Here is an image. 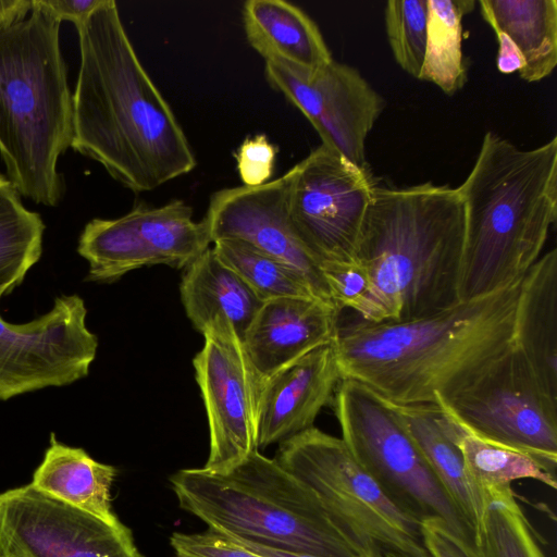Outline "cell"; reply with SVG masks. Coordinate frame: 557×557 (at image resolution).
Wrapping results in <instances>:
<instances>
[{
    "label": "cell",
    "instance_id": "27",
    "mask_svg": "<svg viewBox=\"0 0 557 557\" xmlns=\"http://www.w3.org/2000/svg\"><path fill=\"white\" fill-rule=\"evenodd\" d=\"M448 421L450 435L462 455L466 470L471 481L484 494L509 488L513 481L522 479L535 480L556 488V475L532 456L484 441L467 432L451 419L448 418Z\"/></svg>",
    "mask_w": 557,
    "mask_h": 557
},
{
    "label": "cell",
    "instance_id": "15",
    "mask_svg": "<svg viewBox=\"0 0 557 557\" xmlns=\"http://www.w3.org/2000/svg\"><path fill=\"white\" fill-rule=\"evenodd\" d=\"M269 84L312 124L322 145L368 168L366 140L384 109L382 96L352 66L331 61L311 72L265 62Z\"/></svg>",
    "mask_w": 557,
    "mask_h": 557
},
{
    "label": "cell",
    "instance_id": "25",
    "mask_svg": "<svg viewBox=\"0 0 557 557\" xmlns=\"http://www.w3.org/2000/svg\"><path fill=\"white\" fill-rule=\"evenodd\" d=\"M45 223L28 210L12 182L0 174V293L22 284L42 253Z\"/></svg>",
    "mask_w": 557,
    "mask_h": 557
},
{
    "label": "cell",
    "instance_id": "11",
    "mask_svg": "<svg viewBox=\"0 0 557 557\" xmlns=\"http://www.w3.org/2000/svg\"><path fill=\"white\" fill-rule=\"evenodd\" d=\"M205 223L193 220L183 200L161 207L138 205L116 219H92L78 238L77 252L88 262L86 281L112 283L149 265L185 269L208 248Z\"/></svg>",
    "mask_w": 557,
    "mask_h": 557
},
{
    "label": "cell",
    "instance_id": "9",
    "mask_svg": "<svg viewBox=\"0 0 557 557\" xmlns=\"http://www.w3.org/2000/svg\"><path fill=\"white\" fill-rule=\"evenodd\" d=\"M437 406L467 432L528 454L556 475L557 405L542 393L516 345Z\"/></svg>",
    "mask_w": 557,
    "mask_h": 557
},
{
    "label": "cell",
    "instance_id": "34",
    "mask_svg": "<svg viewBox=\"0 0 557 557\" xmlns=\"http://www.w3.org/2000/svg\"><path fill=\"white\" fill-rule=\"evenodd\" d=\"M424 546L431 557H479L441 520L421 523Z\"/></svg>",
    "mask_w": 557,
    "mask_h": 557
},
{
    "label": "cell",
    "instance_id": "2",
    "mask_svg": "<svg viewBox=\"0 0 557 557\" xmlns=\"http://www.w3.org/2000/svg\"><path fill=\"white\" fill-rule=\"evenodd\" d=\"M521 281L418 320L339 323L331 345L341 380L395 405L451 398L515 346Z\"/></svg>",
    "mask_w": 557,
    "mask_h": 557
},
{
    "label": "cell",
    "instance_id": "22",
    "mask_svg": "<svg viewBox=\"0 0 557 557\" xmlns=\"http://www.w3.org/2000/svg\"><path fill=\"white\" fill-rule=\"evenodd\" d=\"M180 294L186 315L199 333L226 324L242 341L263 304L212 248L184 269Z\"/></svg>",
    "mask_w": 557,
    "mask_h": 557
},
{
    "label": "cell",
    "instance_id": "14",
    "mask_svg": "<svg viewBox=\"0 0 557 557\" xmlns=\"http://www.w3.org/2000/svg\"><path fill=\"white\" fill-rule=\"evenodd\" d=\"M193 360L209 426V456L203 468L226 472L258 449L261 384L232 326L214 324Z\"/></svg>",
    "mask_w": 557,
    "mask_h": 557
},
{
    "label": "cell",
    "instance_id": "18",
    "mask_svg": "<svg viewBox=\"0 0 557 557\" xmlns=\"http://www.w3.org/2000/svg\"><path fill=\"white\" fill-rule=\"evenodd\" d=\"M339 381L331 344L312 350L267 380L259 394L258 449L314 426L320 411L331 405Z\"/></svg>",
    "mask_w": 557,
    "mask_h": 557
},
{
    "label": "cell",
    "instance_id": "38",
    "mask_svg": "<svg viewBox=\"0 0 557 557\" xmlns=\"http://www.w3.org/2000/svg\"><path fill=\"white\" fill-rule=\"evenodd\" d=\"M235 543H237L238 545H240L256 554H259L263 557H313V556H308V555L294 554V553H288V552H283V550L271 549V548L261 547V546H257V545H252V544H248V543H239V542H235Z\"/></svg>",
    "mask_w": 557,
    "mask_h": 557
},
{
    "label": "cell",
    "instance_id": "16",
    "mask_svg": "<svg viewBox=\"0 0 557 557\" xmlns=\"http://www.w3.org/2000/svg\"><path fill=\"white\" fill-rule=\"evenodd\" d=\"M289 185L287 171L260 186L218 190L210 198L202 222L211 243L243 242L296 270L318 298L334 304L320 263L293 226L288 210Z\"/></svg>",
    "mask_w": 557,
    "mask_h": 557
},
{
    "label": "cell",
    "instance_id": "12",
    "mask_svg": "<svg viewBox=\"0 0 557 557\" xmlns=\"http://www.w3.org/2000/svg\"><path fill=\"white\" fill-rule=\"evenodd\" d=\"M86 318L84 299L76 294L57 297L48 312L27 323L0 315V400L88 375L98 337Z\"/></svg>",
    "mask_w": 557,
    "mask_h": 557
},
{
    "label": "cell",
    "instance_id": "37",
    "mask_svg": "<svg viewBox=\"0 0 557 557\" xmlns=\"http://www.w3.org/2000/svg\"><path fill=\"white\" fill-rule=\"evenodd\" d=\"M32 10V0H0V26L12 24Z\"/></svg>",
    "mask_w": 557,
    "mask_h": 557
},
{
    "label": "cell",
    "instance_id": "8",
    "mask_svg": "<svg viewBox=\"0 0 557 557\" xmlns=\"http://www.w3.org/2000/svg\"><path fill=\"white\" fill-rule=\"evenodd\" d=\"M342 441L387 498L422 523L441 520L479 555L474 531L399 422L366 385L342 379L332 403Z\"/></svg>",
    "mask_w": 557,
    "mask_h": 557
},
{
    "label": "cell",
    "instance_id": "3",
    "mask_svg": "<svg viewBox=\"0 0 557 557\" xmlns=\"http://www.w3.org/2000/svg\"><path fill=\"white\" fill-rule=\"evenodd\" d=\"M465 242L457 188L375 185L355 256L371 280L360 319L412 321L458 304Z\"/></svg>",
    "mask_w": 557,
    "mask_h": 557
},
{
    "label": "cell",
    "instance_id": "35",
    "mask_svg": "<svg viewBox=\"0 0 557 557\" xmlns=\"http://www.w3.org/2000/svg\"><path fill=\"white\" fill-rule=\"evenodd\" d=\"M103 0H35L36 4L58 21L82 26Z\"/></svg>",
    "mask_w": 557,
    "mask_h": 557
},
{
    "label": "cell",
    "instance_id": "17",
    "mask_svg": "<svg viewBox=\"0 0 557 557\" xmlns=\"http://www.w3.org/2000/svg\"><path fill=\"white\" fill-rule=\"evenodd\" d=\"M341 312L334 304L314 297L264 301L243 339L260 384L312 350L332 344Z\"/></svg>",
    "mask_w": 557,
    "mask_h": 557
},
{
    "label": "cell",
    "instance_id": "30",
    "mask_svg": "<svg viewBox=\"0 0 557 557\" xmlns=\"http://www.w3.org/2000/svg\"><path fill=\"white\" fill-rule=\"evenodd\" d=\"M385 30L396 63L421 79L428 37L429 0H389Z\"/></svg>",
    "mask_w": 557,
    "mask_h": 557
},
{
    "label": "cell",
    "instance_id": "36",
    "mask_svg": "<svg viewBox=\"0 0 557 557\" xmlns=\"http://www.w3.org/2000/svg\"><path fill=\"white\" fill-rule=\"evenodd\" d=\"M498 42L496 65L500 73L511 74L520 72L523 67V59L512 40L502 30L493 28Z\"/></svg>",
    "mask_w": 557,
    "mask_h": 557
},
{
    "label": "cell",
    "instance_id": "32",
    "mask_svg": "<svg viewBox=\"0 0 557 557\" xmlns=\"http://www.w3.org/2000/svg\"><path fill=\"white\" fill-rule=\"evenodd\" d=\"M170 544L174 557H263L209 529L198 533L174 532Z\"/></svg>",
    "mask_w": 557,
    "mask_h": 557
},
{
    "label": "cell",
    "instance_id": "26",
    "mask_svg": "<svg viewBox=\"0 0 557 557\" xmlns=\"http://www.w3.org/2000/svg\"><path fill=\"white\" fill-rule=\"evenodd\" d=\"M474 0H429V22L422 81L435 84L447 95L467 81L462 52V20Z\"/></svg>",
    "mask_w": 557,
    "mask_h": 557
},
{
    "label": "cell",
    "instance_id": "29",
    "mask_svg": "<svg viewBox=\"0 0 557 557\" xmlns=\"http://www.w3.org/2000/svg\"><path fill=\"white\" fill-rule=\"evenodd\" d=\"M486 504L480 557H545L511 487L487 492Z\"/></svg>",
    "mask_w": 557,
    "mask_h": 557
},
{
    "label": "cell",
    "instance_id": "24",
    "mask_svg": "<svg viewBox=\"0 0 557 557\" xmlns=\"http://www.w3.org/2000/svg\"><path fill=\"white\" fill-rule=\"evenodd\" d=\"M479 5L488 25L518 48L523 81L534 83L552 74L557 65L556 0H480Z\"/></svg>",
    "mask_w": 557,
    "mask_h": 557
},
{
    "label": "cell",
    "instance_id": "23",
    "mask_svg": "<svg viewBox=\"0 0 557 557\" xmlns=\"http://www.w3.org/2000/svg\"><path fill=\"white\" fill-rule=\"evenodd\" d=\"M116 474L113 466L95 460L83 448L59 442L51 433L49 447L30 484L110 524H119L121 521L111 503V487Z\"/></svg>",
    "mask_w": 557,
    "mask_h": 557
},
{
    "label": "cell",
    "instance_id": "7",
    "mask_svg": "<svg viewBox=\"0 0 557 557\" xmlns=\"http://www.w3.org/2000/svg\"><path fill=\"white\" fill-rule=\"evenodd\" d=\"M305 483L361 557H431L421 523L396 507L342 438L312 426L278 444L274 458Z\"/></svg>",
    "mask_w": 557,
    "mask_h": 557
},
{
    "label": "cell",
    "instance_id": "10",
    "mask_svg": "<svg viewBox=\"0 0 557 557\" xmlns=\"http://www.w3.org/2000/svg\"><path fill=\"white\" fill-rule=\"evenodd\" d=\"M289 216L321 264L351 261L376 183L336 151L319 146L289 170Z\"/></svg>",
    "mask_w": 557,
    "mask_h": 557
},
{
    "label": "cell",
    "instance_id": "6",
    "mask_svg": "<svg viewBox=\"0 0 557 557\" xmlns=\"http://www.w3.org/2000/svg\"><path fill=\"white\" fill-rule=\"evenodd\" d=\"M169 481L183 510L232 541L313 557H361L312 491L259 449L226 472L187 468Z\"/></svg>",
    "mask_w": 557,
    "mask_h": 557
},
{
    "label": "cell",
    "instance_id": "33",
    "mask_svg": "<svg viewBox=\"0 0 557 557\" xmlns=\"http://www.w3.org/2000/svg\"><path fill=\"white\" fill-rule=\"evenodd\" d=\"M276 149L265 135H256L244 140L235 156L237 171L244 186L255 187L271 177Z\"/></svg>",
    "mask_w": 557,
    "mask_h": 557
},
{
    "label": "cell",
    "instance_id": "13",
    "mask_svg": "<svg viewBox=\"0 0 557 557\" xmlns=\"http://www.w3.org/2000/svg\"><path fill=\"white\" fill-rule=\"evenodd\" d=\"M0 557H143L132 531L30 483L0 494Z\"/></svg>",
    "mask_w": 557,
    "mask_h": 557
},
{
    "label": "cell",
    "instance_id": "21",
    "mask_svg": "<svg viewBox=\"0 0 557 557\" xmlns=\"http://www.w3.org/2000/svg\"><path fill=\"white\" fill-rule=\"evenodd\" d=\"M249 45L265 60L311 73L333 61L311 17L284 0H248L243 5Z\"/></svg>",
    "mask_w": 557,
    "mask_h": 557
},
{
    "label": "cell",
    "instance_id": "20",
    "mask_svg": "<svg viewBox=\"0 0 557 557\" xmlns=\"http://www.w3.org/2000/svg\"><path fill=\"white\" fill-rule=\"evenodd\" d=\"M387 404L471 525L479 549L486 495L471 481L466 470L462 455L450 435L448 418L436 404Z\"/></svg>",
    "mask_w": 557,
    "mask_h": 557
},
{
    "label": "cell",
    "instance_id": "5",
    "mask_svg": "<svg viewBox=\"0 0 557 557\" xmlns=\"http://www.w3.org/2000/svg\"><path fill=\"white\" fill-rule=\"evenodd\" d=\"M60 25L32 0L27 16L0 26V157L20 195L48 207L63 198L57 165L74 137Z\"/></svg>",
    "mask_w": 557,
    "mask_h": 557
},
{
    "label": "cell",
    "instance_id": "28",
    "mask_svg": "<svg viewBox=\"0 0 557 557\" xmlns=\"http://www.w3.org/2000/svg\"><path fill=\"white\" fill-rule=\"evenodd\" d=\"M212 249L263 302L281 297L318 298L296 270L243 242L222 239Z\"/></svg>",
    "mask_w": 557,
    "mask_h": 557
},
{
    "label": "cell",
    "instance_id": "19",
    "mask_svg": "<svg viewBox=\"0 0 557 557\" xmlns=\"http://www.w3.org/2000/svg\"><path fill=\"white\" fill-rule=\"evenodd\" d=\"M515 345L542 393L557 405V249L542 255L521 281Z\"/></svg>",
    "mask_w": 557,
    "mask_h": 557
},
{
    "label": "cell",
    "instance_id": "1",
    "mask_svg": "<svg viewBox=\"0 0 557 557\" xmlns=\"http://www.w3.org/2000/svg\"><path fill=\"white\" fill-rule=\"evenodd\" d=\"M77 33L71 147L135 193L193 171L187 137L141 65L115 1L103 0Z\"/></svg>",
    "mask_w": 557,
    "mask_h": 557
},
{
    "label": "cell",
    "instance_id": "4",
    "mask_svg": "<svg viewBox=\"0 0 557 557\" xmlns=\"http://www.w3.org/2000/svg\"><path fill=\"white\" fill-rule=\"evenodd\" d=\"M457 190L466 214V301L522 280L541 257L557 218V137L524 150L486 132Z\"/></svg>",
    "mask_w": 557,
    "mask_h": 557
},
{
    "label": "cell",
    "instance_id": "39",
    "mask_svg": "<svg viewBox=\"0 0 557 557\" xmlns=\"http://www.w3.org/2000/svg\"><path fill=\"white\" fill-rule=\"evenodd\" d=\"M384 557H399V556H395V555H386Z\"/></svg>",
    "mask_w": 557,
    "mask_h": 557
},
{
    "label": "cell",
    "instance_id": "31",
    "mask_svg": "<svg viewBox=\"0 0 557 557\" xmlns=\"http://www.w3.org/2000/svg\"><path fill=\"white\" fill-rule=\"evenodd\" d=\"M320 269L334 305L341 310L350 308L358 312L371 293V280L362 263L355 258L324 262Z\"/></svg>",
    "mask_w": 557,
    "mask_h": 557
}]
</instances>
